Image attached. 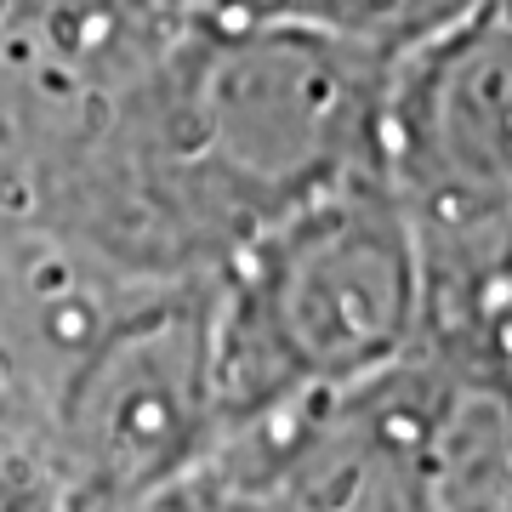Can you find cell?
<instances>
[{"mask_svg": "<svg viewBox=\"0 0 512 512\" xmlns=\"http://www.w3.org/2000/svg\"><path fill=\"white\" fill-rule=\"evenodd\" d=\"M421 325L416 245L370 160L256 228L211 279L222 433L387 365Z\"/></svg>", "mask_w": 512, "mask_h": 512, "instance_id": "cell-2", "label": "cell"}, {"mask_svg": "<svg viewBox=\"0 0 512 512\" xmlns=\"http://www.w3.org/2000/svg\"><path fill=\"white\" fill-rule=\"evenodd\" d=\"M222 12H245V18H285L308 23L325 35L359 40L376 52H410L427 35L450 29L456 18H467L478 0H217Z\"/></svg>", "mask_w": 512, "mask_h": 512, "instance_id": "cell-5", "label": "cell"}, {"mask_svg": "<svg viewBox=\"0 0 512 512\" xmlns=\"http://www.w3.org/2000/svg\"><path fill=\"white\" fill-rule=\"evenodd\" d=\"M376 165L404 211L427 325L512 302V23L473 6L393 57Z\"/></svg>", "mask_w": 512, "mask_h": 512, "instance_id": "cell-3", "label": "cell"}, {"mask_svg": "<svg viewBox=\"0 0 512 512\" xmlns=\"http://www.w3.org/2000/svg\"><path fill=\"white\" fill-rule=\"evenodd\" d=\"M478 6H484V12H495V18H507V23H512V0H478Z\"/></svg>", "mask_w": 512, "mask_h": 512, "instance_id": "cell-7", "label": "cell"}, {"mask_svg": "<svg viewBox=\"0 0 512 512\" xmlns=\"http://www.w3.org/2000/svg\"><path fill=\"white\" fill-rule=\"evenodd\" d=\"M512 342L501 319L421 325L387 365L228 427L165 512H501Z\"/></svg>", "mask_w": 512, "mask_h": 512, "instance_id": "cell-1", "label": "cell"}, {"mask_svg": "<svg viewBox=\"0 0 512 512\" xmlns=\"http://www.w3.org/2000/svg\"><path fill=\"white\" fill-rule=\"evenodd\" d=\"M57 490L52 461L40 456L23 433L0 427V512H46Z\"/></svg>", "mask_w": 512, "mask_h": 512, "instance_id": "cell-6", "label": "cell"}, {"mask_svg": "<svg viewBox=\"0 0 512 512\" xmlns=\"http://www.w3.org/2000/svg\"><path fill=\"white\" fill-rule=\"evenodd\" d=\"M217 439L211 279H194L126 296L29 444L80 490L165 495Z\"/></svg>", "mask_w": 512, "mask_h": 512, "instance_id": "cell-4", "label": "cell"}]
</instances>
